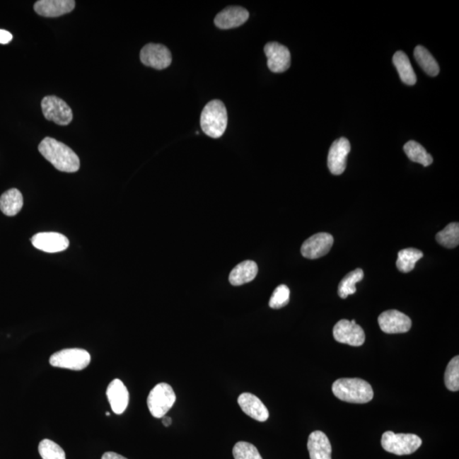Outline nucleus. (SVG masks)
<instances>
[{
	"mask_svg": "<svg viewBox=\"0 0 459 459\" xmlns=\"http://www.w3.org/2000/svg\"><path fill=\"white\" fill-rule=\"evenodd\" d=\"M250 18L246 9L239 6H231L223 10L214 18V24L221 29H231L242 26Z\"/></svg>",
	"mask_w": 459,
	"mask_h": 459,
	"instance_id": "obj_16",
	"label": "nucleus"
},
{
	"mask_svg": "<svg viewBox=\"0 0 459 459\" xmlns=\"http://www.w3.org/2000/svg\"><path fill=\"white\" fill-rule=\"evenodd\" d=\"M334 245V238L330 233H321L311 236L303 243L301 254L306 259L315 260L326 255Z\"/></svg>",
	"mask_w": 459,
	"mask_h": 459,
	"instance_id": "obj_12",
	"label": "nucleus"
},
{
	"mask_svg": "<svg viewBox=\"0 0 459 459\" xmlns=\"http://www.w3.org/2000/svg\"><path fill=\"white\" fill-rule=\"evenodd\" d=\"M393 63L402 81L407 86H414L417 77L407 54L403 52H397L394 54Z\"/></svg>",
	"mask_w": 459,
	"mask_h": 459,
	"instance_id": "obj_22",
	"label": "nucleus"
},
{
	"mask_svg": "<svg viewBox=\"0 0 459 459\" xmlns=\"http://www.w3.org/2000/svg\"><path fill=\"white\" fill-rule=\"evenodd\" d=\"M414 57L423 70L431 77L439 74L440 67L436 59L423 46L419 45L414 50Z\"/></svg>",
	"mask_w": 459,
	"mask_h": 459,
	"instance_id": "obj_24",
	"label": "nucleus"
},
{
	"mask_svg": "<svg viewBox=\"0 0 459 459\" xmlns=\"http://www.w3.org/2000/svg\"><path fill=\"white\" fill-rule=\"evenodd\" d=\"M23 207V197L18 189L13 188L0 197V210L7 216H15Z\"/></svg>",
	"mask_w": 459,
	"mask_h": 459,
	"instance_id": "obj_21",
	"label": "nucleus"
},
{
	"mask_svg": "<svg viewBox=\"0 0 459 459\" xmlns=\"http://www.w3.org/2000/svg\"><path fill=\"white\" fill-rule=\"evenodd\" d=\"M227 111L224 103L214 100L206 105L201 115V128L209 137L218 139L223 136L227 127Z\"/></svg>",
	"mask_w": 459,
	"mask_h": 459,
	"instance_id": "obj_3",
	"label": "nucleus"
},
{
	"mask_svg": "<svg viewBox=\"0 0 459 459\" xmlns=\"http://www.w3.org/2000/svg\"><path fill=\"white\" fill-rule=\"evenodd\" d=\"M41 108L45 119L58 125H69L73 121L74 115L71 108L57 96H45L42 100Z\"/></svg>",
	"mask_w": 459,
	"mask_h": 459,
	"instance_id": "obj_7",
	"label": "nucleus"
},
{
	"mask_svg": "<svg viewBox=\"0 0 459 459\" xmlns=\"http://www.w3.org/2000/svg\"><path fill=\"white\" fill-rule=\"evenodd\" d=\"M176 401V395L172 387L166 383L153 387L147 397V406L154 418L161 419L167 414Z\"/></svg>",
	"mask_w": 459,
	"mask_h": 459,
	"instance_id": "obj_5",
	"label": "nucleus"
},
{
	"mask_svg": "<svg viewBox=\"0 0 459 459\" xmlns=\"http://www.w3.org/2000/svg\"><path fill=\"white\" fill-rule=\"evenodd\" d=\"M75 5L74 0H40L35 4V11L45 18H58L73 11Z\"/></svg>",
	"mask_w": 459,
	"mask_h": 459,
	"instance_id": "obj_15",
	"label": "nucleus"
},
{
	"mask_svg": "<svg viewBox=\"0 0 459 459\" xmlns=\"http://www.w3.org/2000/svg\"><path fill=\"white\" fill-rule=\"evenodd\" d=\"M235 459H263L258 449L246 441H239L234 446L233 450Z\"/></svg>",
	"mask_w": 459,
	"mask_h": 459,
	"instance_id": "obj_30",
	"label": "nucleus"
},
{
	"mask_svg": "<svg viewBox=\"0 0 459 459\" xmlns=\"http://www.w3.org/2000/svg\"><path fill=\"white\" fill-rule=\"evenodd\" d=\"M403 149L407 158L412 162L422 164L424 167L429 166L433 163L431 155L428 153L424 147L418 142L414 141H408L404 146Z\"/></svg>",
	"mask_w": 459,
	"mask_h": 459,
	"instance_id": "obj_25",
	"label": "nucleus"
},
{
	"mask_svg": "<svg viewBox=\"0 0 459 459\" xmlns=\"http://www.w3.org/2000/svg\"><path fill=\"white\" fill-rule=\"evenodd\" d=\"M40 153L48 160L57 170L66 173H75L79 170L80 161L78 155L56 139L46 137L40 142Z\"/></svg>",
	"mask_w": 459,
	"mask_h": 459,
	"instance_id": "obj_1",
	"label": "nucleus"
},
{
	"mask_svg": "<svg viewBox=\"0 0 459 459\" xmlns=\"http://www.w3.org/2000/svg\"><path fill=\"white\" fill-rule=\"evenodd\" d=\"M380 330L385 334H404L411 330L412 321L407 315L397 310H386L378 319Z\"/></svg>",
	"mask_w": 459,
	"mask_h": 459,
	"instance_id": "obj_11",
	"label": "nucleus"
},
{
	"mask_svg": "<svg viewBox=\"0 0 459 459\" xmlns=\"http://www.w3.org/2000/svg\"><path fill=\"white\" fill-rule=\"evenodd\" d=\"M290 298V290L284 284L279 286L269 298V306L272 309H281L287 306Z\"/></svg>",
	"mask_w": 459,
	"mask_h": 459,
	"instance_id": "obj_31",
	"label": "nucleus"
},
{
	"mask_svg": "<svg viewBox=\"0 0 459 459\" xmlns=\"http://www.w3.org/2000/svg\"><path fill=\"white\" fill-rule=\"evenodd\" d=\"M351 144L347 138H340L332 143L327 157V165L332 175H342L347 168Z\"/></svg>",
	"mask_w": 459,
	"mask_h": 459,
	"instance_id": "obj_13",
	"label": "nucleus"
},
{
	"mask_svg": "<svg viewBox=\"0 0 459 459\" xmlns=\"http://www.w3.org/2000/svg\"><path fill=\"white\" fill-rule=\"evenodd\" d=\"M12 39H13V36H12L10 32L0 29V44H9Z\"/></svg>",
	"mask_w": 459,
	"mask_h": 459,
	"instance_id": "obj_32",
	"label": "nucleus"
},
{
	"mask_svg": "<svg viewBox=\"0 0 459 459\" xmlns=\"http://www.w3.org/2000/svg\"><path fill=\"white\" fill-rule=\"evenodd\" d=\"M172 424V419L170 417L164 416L163 417V424L165 427L170 426Z\"/></svg>",
	"mask_w": 459,
	"mask_h": 459,
	"instance_id": "obj_34",
	"label": "nucleus"
},
{
	"mask_svg": "<svg viewBox=\"0 0 459 459\" xmlns=\"http://www.w3.org/2000/svg\"><path fill=\"white\" fill-rule=\"evenodd\" d=\"M445 385L451 391L459 390V357L458 356L451 360L446 366L445 373Z\"/></svg>",
	"mask_w": 459,
	"mask_h": 459,
	"instance_id": "obj_29",
	"label": "nucleus"
},
{
	"mask_svg": "<svg viewBox=\"0 0 459 459\" xmlns=\"http://www.w3.org/2000/svg\"><path fill=\"white\" fill-rule=\"evenodd\" d=\"M258 274V265L252 260L243 261L236 267L229 275L231 285L241 286L250 283Z\"/></svg>",
	"mask_w": 459,
	"mask_h": 459,
	"instance_id": "obj_20",
	"label": "nucleus"
},
{
	"mask_svg": "<svg viewBox=\"0 0 459 459\" xmlns=\"http://www.w3.org/2000/svg\"><path fill=\"white\" fill-rule=\"evenodd\" d=\"M39 452L43 459H66L64 450L52 440L41 441L39 445Z\"/></svg>",
	"mask_w": 459,
	"mask_h": 459,
	"instance_id": "obj_28",
	"label": "nucleus"
},
{
	"mask_svg": "<svg viewBox=\"0 0 459 459\" xmlns=\"http://www.w3.org/2000/svg\"><path fill=\"white\" fill-rule=\"evenodd\" d=\"M381 445L386 452L402 456L415 453L422 445V440L414 434L386 431L383 434Z\"/></svg>",
	"mask_w": 459,
	"mask_h": 459,
	"instance_id": "obj_4",
	"label": "nucleus"
},
{
	"mask_svg": "<svg viewBox=\"0 0 459 459\" xmlns=\"http://www.w3.org/2000/svg\"><path fill=\"white\" fill-rule=\"evenodd\" d=\"M424 256L423 252L417 248H405L398 252L397 267L400 272L408 273L414 269L416 263Z\"/></svg>",
	"mask_w": 459,
	"mask_h": 459,
	"instance_id": "obj_23",
	"label": "nucleus"
},
{
	"mask_svg": "<svg viewBox=\"0 0 459 459\" xmlns=\"http://www.w3.org/2000/svg\"><path fill=\"white\" fill-rule=\"evenodd\" d=\"M91 360L90 353L86 349L73 348L62 349L53 354L50 358V364L54 368L80 371L87 368L91 364Z\"/></svg>",
	"mask_w": 459,
	"mask_h": 459,
	"instance_id": "obj_6",
	"label": "nucleus"
},
{
	"mask_svg": "<svg viewBox=\"0 0 459 459\" xmlns=\"http://www.w3.org/2000/svg\"><path fill=\"white\" fill-rule=\"evenodd\" d=\"M437 242L446 248H454L459 243V224L451 223L436 234Z\"/></svg>",
	"mask_w": 459,
	"mask_h": 459,
	"instance_id": "obj_27",
	"label": "nucleus"
},
{
	"mask_svg": "<svg viewBox=\"0 0 459 459\" xmlns=\"http://www.w3.org/2000/svg\"><path fill=\"white\" fill-rule=\"evenodd\" d=\"M140 57L143 64L157 70L167 69L172 62L170 50L159 44L145 45L141 50Z\"/></svg>",
	"mask_w": 459,
	"mask_h": 459,
	"instance_id": "obj_9",
	"label": "nucleus"
},
{
	"mask_svg": "<svg viewBox=\"0 0 459 459\" xmlns=\"http://www.w3.org/2000/svg\"><path fill=\"white\" fill-rule=\"evenodd\" d=\"M364 272L361 269H354L353 272L347 274L341 280L339 284V296L340 298H347L356 292V284L364 279Z\"/></svg>",
	"mask_w": 459,
	"mask_h": 459,
	"instance_id": "obj_26",
	"label": "nucleus"
},
{
	"mask_svg": "<svg viewBox=\"0 0 459 459\" xmlns=\"http://www.w3.org/2000/svg\"><path fill=\"white\" fill-rule=\"evenodd\" d=\"M332 390L337 398L347 402L368 403L373 397L372 386L361 378H339L332 385Z\"/></svg>",
	"mask_w": 459,
	"mask_h": 459,
	"instance_id": "obj_2",
	"label": "nucleus"
},
{
	"mask_svg": "<svg viewBox=\"0 0 459 459\" xmlns=\"http://www.w3.org/2000/svg\"><path fill=\"white\" fill-rule=\"evenodd\" d=\"M102 459H128L122 456L120 454H117L113 452H108L103 454Z\"/></svg>",
	"mask_w": 459,
	"mask_h": 459,
	"instance_id": "obj_33",
	"label": "nucleus"
},
{
	"mask_svg": "<svg viewBox=\"0 0 459 459\" xmlns=\"http://www.w3.org/2000/svg\"><path fill=\"white\" fill-rule=\"evenodd\" d=\"M267 66L272 73L280 74L287 71L291 65V54L286 46L271 42L265 46Z\"/></svg>",
	"mask_w": 459,
	"mask_h": 459,
	"instance_id": "obj_10",
	"label": "nucleus"
},
{
	"mask_svg": "<svg viewBox=\"0 0 459 459\" xmlns=\"http://www.w3.org/2000/svg\"><path fill=\"white\" fill-rule=\"evenodd\" d=\"M238 405L244 414L259 422H265L269 418V411L264 403L251 393H243L238 399Z\"/></svg>",
	"mask_w": 459,
	"mask_h": 459,
	"instance_id": "obj_17",
	"label": "nucleus"
},
{
	"mask_svg": "<svg viewBox=\"0 0 459 459\" xmlns=\"http://www.w3.org/2000/svg\"><path fill=\"white\" fill-rule=\"evenodd\" d=\"M110 415V412H107V416Z\"/></svg>",
	"mask_w": 459,
	"mask_h": 459,
	"instance_id": "obj_35",
	"label": "nucleus"
},
{
	"mask_svg": "<svg viewBox=\"0 0 459 459\" xmlns=\"http://www.w3.org/2000/svg\"><path fill=\"white\" fill-rule=\"evenodd\" d=\"M332 335L336 341L341 344H347L351 347H361L365 342V332L361 326L356 324L355 320H341L336 323L332 330Z\"/></svg>",
	"mask_w": 459,
	"mask_h": 459,
	"instance_id": "obj_8",
	"label": "nucleus"
},
{
	"mask_svg": "<svg viewBox=\"0 0 459 459\" xmlns=\"http://www.w3.org/2000/svg\"><path fill=\"white\" fill-rule=\"evenodd\" d=\"M107 397L112 409L116 414H122L129 405V395L127 388L120 380H112L107 390Z\"/></svg>",
	"mask_w": 459,
	"mask_h": 459,
	"instance_id": "obj_18",
	"label": "nucleus"
},
{
	"mask_svg": "<svg viewBox=\"0 0 459 459\" xmlns=\"http://www.w3.org/2000/svg\"><path fill=\"white\" fill-rule=\"evenodd\" d=\"M310 459H332V446L327 436L322 431L310 434L307 443Z\"/></svg>",
	"mask_w": 459,
	"mask_h": 459,
	"instance_id": "obj_19",
	"label": "nucleus"
},
{
	"mask_svg": "<svg viewBox=\"0 0 459 459\" xmlns=\"http://www.w3.org/2000/svg\"><path fill=\"white\" fill-rule=\"evenodd\" d=\"M33 245L37 250L46 252L64 251L69 246V240L64 235L57 233H40L31 239Z\"/></svg>",
	"mask_w": 459,
	"mask_h": 459,
	"instance_id": "obj_14",
	"label": "nucleus"
}]
</instances>
